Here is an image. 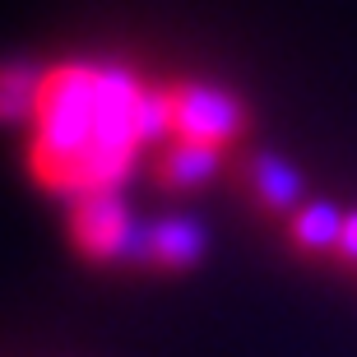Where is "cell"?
Here are the masks:
<instances>
[{"label": "cell", "instance_id": "obj_1", "mask_svg": "<svg viewBox=\"0 0 357 357\" xmlns=\"http://www.w3.org/2000/svg\"><path fill=\"white\" fill-rule=\"evenodd\" d=\"M38 176L52 190L75 199V172L89 158L98 135V66H66L47 79V98L38 112Z\"/></svg>", "mask_w": 357, "mask_h": 357}, {"label": "cell", "instance_id": "obj_2", "mask_svg": "<svg viewBox=\"0 0 357 357\" xmlns=\"http://www.w3.org/2000/svg\"><path fill=\"white\" fill-rule=\"evenodd\" d=\"M70 232L89 260H112V265H158L153 251V223L135 218L116 190H93L75 199Z\"/></svg>", "mask_w": 357, "mask_h": 357}, {"label": "cell", "instance_id": "obj_3", "mask_svg": "<svg viewBox=\"0 0 357 357\" xmlns=\"http://www.w3.org/2000/svg\"><path fill=\"white\" fill-rule=\"evenodd\" d=\"M176 107V135L181 139H204V144H232L246 130V107L232 89L204 79H185L172 89Z\"/></svg>", "mask_w": 357, "mask_h": 357}, {"label": "cell", "instance_id": "obj_4", "mask_svg": "<svg viewBox=\"0 0 357 357\" xmlns=\"http://www.w3.org/2000/svg\"><path fill=\"white\" fill-rule=\"evenodd\" d=\"M153 251L162 269H195L209 251V227L190 213H167L153 218Z\"/></svg>", "mask_w": 357, "mask_h": 357}, {"label": "cell", "instance_id": "obj_5", "mask_svg": "<svg viewBox=\"0 0 357 357\" xmlns=\"http://www.w3.org/2000/svg\"><path fill=\"white\" fill-rule=\"evenodd\" d=\"M251 185H255V195H260V204H269V209H278V213L302 209L306 176L297 172V162H288L274 149H265V153L251 158Z\"/></svg>", "mask_w": 357, "mask_h": 357}, {"label": "cell", "instance_id": "obj_6", "mask_svg": "<svg viewBox=\"0 0 357 357\" xmlns=\"http://www.w3.org/2000/svg\"><path fill=\"white\" fill-rule=\"evenodd\" d=\"M223 167V144H204V139H176L162 153L158 181L172 190H195V185L213 181V172Z\"/></svg>", "mask_w": 357, "mask_h": 357}, {"label": "cell", "instance_id": "obj_7", "mask_svg": "<svg viewBox=\"0 0 357 357\" xmlns=\"http://www.w3.org/2000/svg\"><path fill=\"white\" fill-rule=\"evenodd\" d=\"M47 79H52V75H42L38 66H28V61H10L5 75H0V116L10 121V126H28V121H38L42 98H47Z\"/></svg>", "mask_w": 357, "mask_h": 357}, {"label": "cell", "instance_id": "obj_8", "mask_svg": "<svg viewBox=\"0 0 357 357\" xmlns=\"http://www.w3.org/2000/svg\"><path fill=\"white\" fill-rule=\"evenodd\" d=\"M344 218L348 213L334 204V199H306L302 209L292 213V241L302 251L320 255V251H339V237H344Z\"/></svg>", "mask_w": 357, "mask_h": 357}, {"label": "cell", "instance_id": "obj_9", "mask_svg": "<svg viewBox=\"0 0 357 357\" xmlns=\"http://www.w3.org/2000/svg\"><path fill=\"white\" fill-rule=\"evenodd\" d=\"M135 126H139V144H162L167 135H176L172 89H144V93H139V107H135Z\"/></svg>", "mask_w": 357, "mask_h": 357}, {"label": "cell", "instance_id": "obj_10", "mask_svg": "<svg viewBox=\"0 0 357 357\" xmlns=\"http://www.w3.org/2000/svg\"><path fill=\"white\" fill-rule=\"evenodd\" d=\"M339 255H344L348 265H357V209H348V218H344V237H339Z\"/></svg>", "mask_w": 357, "mask_h": 357}]
</instances>
